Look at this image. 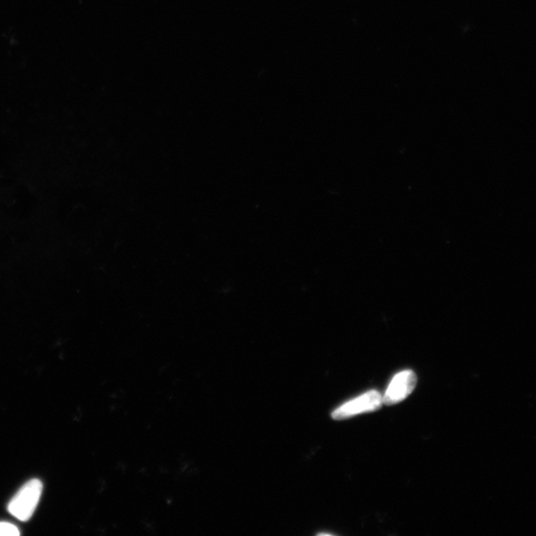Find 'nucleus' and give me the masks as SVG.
Segmentation results:
<instances>
[{"label": "nucleus", "mask_w": 536, "mask_h": 536, "mask_svg": "<svg viewBox=\"0 0 536 536\" xmlns=\"http://www.w3.org/2000/svg\"><path fill=\"white\" fill-rule=\"evenodd\" d=\"M417 377L413 370H404L397 374L389 384L383 402L386 405H394L404 401L416 386Z\"/></svg>", "instance_id": "3"}, {"label": "nucleus", "mask_w": 536, "mask_h": 536, "mask_svg": "<svg viewBox=\"0 0 536 536\" xmlns=\"http://www.w3.org/2000/svg\"><path fill=\"white\" fill-rule=\"evenodd\" d=\"M42 490L41 481L34 479L26 483L8 504L9 513L19 521L31 520L41 501Z\"/></svg>", "instance_id": "1"}, {"label": "nucleus", "mask_w": 536, "mask_h": 536, "mask_svg": "<svg viewBox=\"0 0 536 536\" xmlns=\"http://www.w3.org/2000/svg\"><path fill=\"white\" fill-rule=\"evenodd\" d=\"M383 404L381 394L369 391L337 408L332 417L335 421H343L358 414L376 412L382 407Z\"/></svg>", "instance_id": "2"}, {"label": "nucleus", "mask_w": 536, "mask_h": 536, "mask_svg": "<svg viewBox=\"0 0 536 536\" xmlns=\"http://www.w3.org/2000/svg\"><path fill=\"white\" fill-rule=\"evenodd\" d=\"M21 534L15 525L8 522H0V536H18Z\"/></svg>", "instance_id": "4"}]
</instances>
